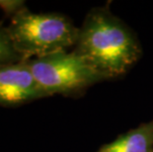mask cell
Instances as JSON below:
<instances>
[{
    "label": "cell",
    "instance_id": "cell-7",
    "mask_svg": "<svg viewBox=\"0 0 153 152\" xmlns=\"http://www.w3.org/2000/svg\"><path fill=\"white\" fill-rule=\"evenodd\" d=\"M27 7L25 1L20 0H0V9L3 11L5 18H9L11 20L18 13Z\"/></svg>",
    "mask_w": 153,
    "mask_h": 152
},
{
    "label": "cell",
    "instance_id": "cell-3",
    "mask_svg": "<svg viewBox=\"0 0 153 152\" xmlns=\"http://www.w3.org/2000/svg\"><path fill=\"white\" fill-rule=\"evenodd\" d=\"M36 80L48 96L80 97L108 78L75 51L66 50L28 59Z\"/></svg>",
    "mask_w": 153,
    "mask_h": 152
},
{
    "label": "cell",
    "instance_id": "cell-2",
    "mask_svg": "<svg viewBox=\"0 0 153 152\" xmlns=\"http://www.w3.org/2000/svg\"><path fill=\"white\" fill-rule=\"evenodd\" d=\"M13 44L25 59L75 47L79 28L59 13H33L26 7L6 27Z\"/></svg>",
    "mask_w": 153,
    "mask_h": 152
},
{
    "label": "cell",
    "instance_id": "cell-6",
    "mask_svg": "<svg viewBox=\"0 0 153 152\" xmlns=\"http://www.w3.org/2000/svg\"><path fill=\"white\" fill-rule=\"evenodd\" d=\"M26 60L16 50L6 27L0 23V66Z\"/></svg>",
    "mask_w": 153,
    "mask_h": 152
},
{
    "label": "cell",
    "instance_id": "cell-1",
    "mask_svg": "<svg viewBox=\"0 0 153 152\" xmlns=\"http://www.w3.org/2000/svg\"><path fill=\"white\" fill-rule=\"evenodd\" d=\"M73 50L108 80L125 75L142 54L138 38L109 5L87 13Z\"/></svg>",
    "mask_w": 153,
    "mask_h": 152
},
{
    "label": "cell",
    "instance_id": "cell-4",
    "mask_svg": "<svg viewBox=\"0 0 153 152\" xmlns=\"http://www.w3.org/2000/svg\"><path fill=\"white\" fill-rule=\"evenodd\" d=\"M50 97L36 80L28 59L0 66V106L5 108L28 104Z\"/></svg>",
    "mask_w": 153,
    "mask_h": 152
},
{
    "label": "cell",
    "instance_id": "cell-5",
    "mask_svg": "<svg viewBox=\"0 0 153 152\" xmlns=\"http://www.w3.org/2000/svg\"><path fill=\"white\" fill-rule=\"evenodd\" d=\"M96 152H153V119L120 134Z\"/></svg>",
    "mask_w": 153,
    "mask_h": 152
}]
</instances>
